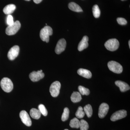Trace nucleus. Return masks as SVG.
<instances>
[{
    "label": "nucleus",
    "mask_w": 130,
    "mask_h": 130,
    "mask_svg": "<svg viewBox=\"0 0 130 130\" xmlns=\"http://www.w3.org/2000/svg\"><path fill=\"white\" fill-rule=\"evenodd\" d=\"M53 30L52 28L48 26H46L41 30L40 37L42 41L48 42L50 36L53 35Z\"/></svg>",
    "instance_id": "nucleus-1"
},
{
    "label": "nucleus",
    "mask_w": 130,
    "mask_h": 130,
    "mask_svg": "<svg viewBox=\"0 0 130 130\" xmlns=\"http://www.w3.org/2000/svg\"><path fill=\"white\" fill-rule=\"evenodd\" d=\"M1 86L3 90L7 93L11 92L13 88V84L11 80L7 77L2 78L1 82Z\"/></svg>",
    "instance_id": "nucleus-2"
},
{
    "label": "nucleus",
    "mask_w": 130,
    "mask_h": 130,
    "mask_svg": "<svg viewBox=\"0 0 130 130\" xmlns=\"http://www.w3.org/2000/svg\"><path fill=\"white\" fill-rule=\"evenodd\" d=\"M21 28V24L19 21H16L11 25H8L6 30V33L8 36L16 34Z\"/></svg>",
    "instance_id": "nucleus-3"
},
{
    "label": "nucleus",
    "mask_w": 130,
    "mask_h": 130,
    "mask_svg": "<svg viewBox=\"0 0 130 130\" xmlns=\"http://www.w3.org/2000/svg\"><path fill=\"white\" fill-rule=\"evenodd\" d=\"M105 47L110 51H116L119 46V42L117 39H109L106 42L105 44Z\"/></svg>",
    "instance_id": "nucleus-4"
},
{
    "label": "nucleus",
    "mask_w": 130,
    "mask_h": 130,
    "mask_svg": "<svg viewBox=\"0 0 130 130\" xmlns=\"http://www.w3.org/2000/svg\"><path fill=\"white\" fill-rule=\"evenodd\" d=\"M108 67L110 71L115 73L120 74L122 72L123 68L119 63L114 61H111L108 63Z\"/></svg>",
    "instance_id": "nucleus-5"
},
{
    "label": "nucleus",
    "mask_w": 130,
    "mask_h": 130,
    "mask_svg": "<svg viewBox=\"0 0 130 130\" xmlns=\"http://www.w3.org/2000/svg\"><path fill=\"white\" fill-rule=\"evenodd\" d=\"M60 88V83L59 81H55L51 84L50 88V92L51 96L54 97L58 96L59 94Z\"/></svg>",
    "instance_id": "nucleus-6"
},
{
    "label": "nucleus",
    "mask_w": 130,
    "mask_h": 130,
    "mask_svg": "<svg viewBox=\"0 0 130 130\" xmlns=\"http://www.w3.org/2000/svg\"><path fill=\"white\" fill-rule=\"evenodd\" d=\"M127 112L126 110H120L114 113L111 116L110 119L112 121H115L125 118Z\"/></svg>",
    "instance_id": "nucleus-7"
},
{
    "label": "nucleus",
    "mask_w": 130,
    "mask_h": 130,
    "mask_svg": "<svg viewBox=\"0 0 130 130\" xmlns=\"http://www.w3.org/2000/svg\"><path fill=\"white\" fill-rule=\"evenodd\" d=\"M44 76V74L42 72V70H41L37 72L33 71L29 74L30 78L32 82H37L42 79Z\"/></svg>",
    "instance_id": "nucleus-8"
},
{
    "label": "nucleus",
    "mask_w": 130,
    "mask_h": 130,
    "mask_svg": "<svg viewBox=\"0 0 130 130\" xmlns=\"http://www.w3.org/2000/svg\"><path fill=\"white\" fill-rule=\"evenodd\" d=\"M20 117L22 122L28 126H30L31 125L32 122L31 120L28 113L25 111L23 110L21 111L20 113Z\"/></svg>",
    "instance_id": "nucleus-9"
},
{
    "label": "nucleus",
    "mask_w": 130,
    "mask_h": 130,
    "mask_svg": "<svg viewBox=\"0 0 130 130\" xmlns=\"http://www.w3.org/2000/svg\"><path fill=\"white\" fill-rule=\"evenodd\" d=\"M20 51V47L18 46L15 45L12 47L8 51V57L11 60H14L18 56Z\"/></svg>",
    "instance_id": "nucleus-10"
},
{
    "label": "nucleus",
    "mask_w": 130,
    "mask_h": 130,
    "mask_svg": "<svg viewBox=\"0 0 130 130\" xmlns=\"http://www.w3.org/2000/svg\"><path fill=\"white\" fill-rule=\"evenodd\" d=\"M66 46V41L64 38L58 41L55 49V52L57 54H59L64 51Z\"/></svg>",
    "instance_id": "nucleus-11"
},
{
    "label": "nucleus",
    "mask_w": 130,
    "mask_h": 130,
    "mask_svg": "<svg viewBox=\"0 0 130 130\" xmlns=\"http://www.w3.org/2000/svg\"><path fill=\"white\" fill-rule=\"evenodd\" d=\"M109 107L107 103H102L100 105L98 112V116L101 119L103 118L106 115L109 110Z\"/></svg>",
    "instance_id": "nucleus-12"
},
{
    "label": "nucleus",
    "mask_w": 130,
    "mask_h": 130,
    "mask_svg": "<svg viewBox=\"0 0 130 130\" xmlns=\"http://www.w3.org/2000/svg\"><path fill=\"white\" fill-rule=\"evenodd\" d=\"M88 41L89 38L87 36H84L78 44V51H82L88 47Z\"/></svg>",
    "instance_id": "nucleus-13"
},
{
    "label": "nucleus",
    "mask_w": 130,
    "mask_h": 130,
    "mask_svg": "<svg viewBox=\"0 0 130 130\" xmlns=\"http://www.w3.org/2000/svg\"><path fill=\"white\" fill-rule=\"evenodd\" d=\"M115 85L119 87L121 92H125L130 89V86L129 85L123 81H115Z\"/></svg>",
    "instance_id": "nucleus-14"
},
{
    "label": "nucleus",
    "mask_w": 130,
    "mask_h": 130,
    "mask_svg": "<svg viewBox=\"0 0 130 130\" xmlns=\"http://www.w3.org/2000/svg\"><path fill=\"white\" fill-rule=\"evenodd\" d=\"M78 74L86 78H90L92 77V74L90 71L86 69L80 68L77 71Z\"/></svg>",
    "instance_id": "nucleus-15"
},
{
    "label": "nucleus",
    "mask_w": 130,
    "mask_h": 130,
    "mask_svg": "<svg viewBox=\"0 0 130 130\" xmlns=\"http://www.w3.org/2000/svg\"><path fill=\"white\" fill-rule=\"evenodd\" d=\"M16 7L13 4H9L7 5L3 9V11L5 14H10L13 12L16 9Z\"/></svg>",
    "instance_id": "nucleus-16"
},
{
    "label": "nucleus",
    "mask_w": 130,
    "mask_h": 130,
    "mask_svg": "<svg viewBox=\"0 0 130 130\" xmlns=\"http://www.w3.org/2000/svg\"><path fill=\"white\" fill-rule=\"evenodd\" d=\"M68 7L70 10L73 11L79 12H83V9L80 6L74 2H71L68 4Z\"/></svg>",
    "instance_id": "nucleus-17"
},
{
    "label": "nucleus",
    "mask_w": 130,
    "mask_h": 130,
    "mask_svg": "<svg viewBox=\"0 0 130 130\" xmlns=\"http://www.w3.org/2000/svg\"><path fill=\"white\" fill-rule=\"evenodd\" d=\"M30 114L31 118L35 119H40L41 114L38 109L35 108L31 109Z\"/></svg>",
    "instance_id": "nucleus-18"
},
{
    "label": "nucleus",
    "mask_w": 130,
    "mask_h": 130,
    "mask_svg": "<svg viewBox=\"0 0 130 130\" xmlns=\"http://www.w3.org/2000/svg\"><path fill=\"white\" fill-rule=\"evenodd\" d=\"M71 100L72 102L77 103L79 102L82 100L81 94L78 92H74L71 97Z\"/></svg>",
    "instance_id": "nucleus-19"
},
{
    "label": "nucleus",
    "mask_w": 130,
    "mask_h": 130,
    "mask_svg": "<svg viewBox=\"0 0 130 130\" xmlns=\"http://www.w3.org/2000/svg\"><path fill=\"white\" fill-rule=\"evenodd\" d=\"M84 111L86 113V115L88 118H90L93 114V109L92 107L89 104L86 105L84 107Z\"/></svg>",
    "instance_id": "nucleus-20"
},
{
    "label": "nucleus",
    "mask_w": 130,
    "mask_h": 130,
    "mask_svg": "<svg viewBox=\"0 0 130 130\" xmlns=\"http://www.w3.org/2000/svg\"><path fill=\"white\" fill-rule=\"evenodd\" d=\"M80 121L77 118H74L71 120L70 125L71 128H79Z\"/></svg>",
    "instance_id": "nucleus-21"
},
{
    "label": "nucleus",
    "mask_w": 130,
    "mask_h": 130,
    "mask_svg": "<svg viewBox=\"0 0 130 130\" xmlns=\"http://www.w3.org/2000/svg\"><path fill=\"white\" fill-rule=\"evenodd\" d=\"M92 11H93V16L95 18H98L100 17L101 11L99 7L97 5H96L93 6Z\"/></svg>",
    "instance_id": "nucleus-22"
},
{
    "label": "nucleus",
    "mask_w": 130,
    "mask_h": 130,
    "mask_svg": "<svg viewBox=\"0 0 130 130\" xmlns=\"http://www.w3.org/2000/svg\"><path fill=\"white\" fill-rule=\"evenodd\" d=\"M78 89L79 93L83 95H88L90 93V91L88 89L86 88L83 86H78Z\"/></svg>",
    "instance_id": "nucleus-23"
},
{
    "label": "nucleus",
    "mask_w": 130,
    "mask_h": 130,
    "mask_svg": "<svg viewBox=\"0 0 130 130\" xmlns=\"http://www.w3.org/2000/svg\"><path fill=\"white\" fill-rule=\"evenodd\" d=\"M75 115L78 118L81 119L83 118L85 115V113L82 107L80 106L78 108Z\"/></svg>",
    "instance_id": "nucleus-24"
},
{
    "label": "nucleus",
    "mask_w": 130,
    "mask_h": 130,
    "mask_svg": "<svg viewBox=\"0 0 130 130\" xmlns=\"http://www.w3.org/2000/svg\"><path fill=\"white\" fill-rule=\"evenodd\" d=\"M69 113H70V111L69 109L67 107L65 108L61 116V120L62 121H65L68 119L69 118Z\"/></svg>",
    "instance_id": "nucleus-25"
},
{
    "label": "nucleus",
    "mask_w": 130,
    "mask_h": 130,
    "mask_svg": "<svg viewBox=\"0 0 130 130\" xmlns=\"http://www.w3.org/2000/svg\"><path fill=\"white\" fill-rule=\"evenodd\" d=\"M79 128L80 130H88L89 128L88 124L85 120H81L80 121Z\"/></svg>",
    "instance_id": "nucleus-26"
},
{
    "label": "nucleus",
    "mask_w": 130,
    "mask_h": 130,
    "mask_svg": "<svg viewBox=\"0 0 130 130\" xmlns=\"http://www.w3.org/2000/svg\"><path fill=\"white\" fill-rule=\"evenodd\" d=\"M38 110L40 111V112L42 114L43 116H46L48 114V112L47 111L46 108L44 106V105L42 104H41L39 105L38 107Z\"/></svg>",
    "instance_id": "nucleus-27"
},
{
    "label": "nucleus",
    "mask_w": 130,
    "mask_h": 130,
    "mask_svg": "<svg viewBox=\"0 0 130 130\" xmlns=\"http://www.w3.org/2000/svg\"><path fill=\"white\" fill-rule=\"evenodd\" d=\"M7 24L8 25H11L14 23L13 21V17L11 14L8 15L7 18Z\"/></svg>",
    "instance_id": "nucleus-28"
},
{
    "label": "nucleus",
    "mask_w": 130,
    "mask_h": 130,
    "mask_svg": "<svg viewBox=\"0 0 130 130\" xmlns=\"http://www.w3.org/2000/svg\"><path fill=\"white\" fill-rule=\"evenodd\" d=\"M117 22L120 25H126L127 23V21L125 19L122 18H118L117 19Z\"/></svg>",
    "instance_id": "nucleus-29"
},
{
    "label": "nucleus",
    "mask_w": 130,
    "mask_h": 130,
    "mask_svg": "<svg viewBox=\"0 0 130 130\" xmlns=\"http://www.w3.org/2000/svg\"><path fill=\"white\" fill-rule=\"evenodd\" d=\"M43 0H33V1L35 3H36V4H38V3H40Z\"/></svg>",
    "instance_id": "nucleus-30"
},
{
    "label": "nucleus",
    "mask_w": 130,
    "mask_h": 130,
    "mask_svg": "<svg viewBox=\"0 0 130 130\" xmlns=\"http://www.w3.org/2000/svg\"><path fill=\"white\" fill-rule=\"evenodd\" d=\"M130 41H129V42H128V44H129V48H130Z\"/></svg>",
    "instance_id": "nucleus-31"
},
{
    "label": "nucleus",
    "mask_w": 130,
    "mask_h": 130,
    "mask_svg": "<svg viewBox=\"0 0 130 130\" xmlns=\"http://www.w3.org/2000/svg\"><path fill=\"white\" fill-rule=\"evenodd\" d=\"M25 1H30V0H25Z\"/></svg>",
    "instance_id": "nucleus-32"
},
{
    "label": "nucleus",
    "mask_w": 130,
    "mask_h": 130,
    "mask_svg": "<svg viewBox=\"0 0 130 130\" xmlns=\"http://www.w3.org/2000/svg\"><path fill=\"white\" fill-rule=\"evenodd\" d=\"M121 1H126V0H121Z\"/></svg>",
    "instance_id": "nucleus-33"
},
{
    "label": "nucleus",
    "mask_w": 130,
    "mask_h": 130,
    "mask_svg": "<svg viewBox=\"0 0 130 130\" xmlns=\"http://www.w3.org/2000/svg\"><path fill=\"white\" fill-rule=\"evenodd\" d=\"M64 130H69L67 129H65Z\"/></svg>",
    "instance_id": "nucleus-34"
}]
</instances>
